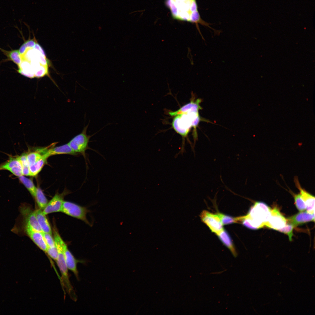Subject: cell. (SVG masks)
Segmentation results:
<instances>
[{
    "label": "cell",
    "instance_id": "obj_1",
    "mask_svg": "<svg viewBox=\"0 0 315 315\" xmlns=\"http://www.w3.org/2000/svg\"><path fill=\"white\" fill-rule=\"evenodd\" d=\"M22 62L18 72L29 78H39L49 76L50 62L41 45L35 40H28L18 50Z\"/></svg>",
    "mask_w": 315,
    "mask_h": 315
},
{
    "label": "cell",
    "instance_id": "obj_2",
    "mask_svg": "<svg viewBox=\"0 0 315 315\" xmlns=\"http://www.w3.org/2000/svg\"><path fill=\"white\" fill-rule=\"evenodd\" d=\"M271 209L265 203L256 202L251 207L247 214L242 216L241 223L250 229L261 228L265 226L268 221Z\"/></svg>",
    "mask_w": 315,
    "mask_h": 315
},
{
    "label": "cell",
    "instance_id": "obj_3",
    "mask_svg": "<svg viewBox=\"0 0 315 315\" xmlns=\"http://www.w3.org/2000/svg\"><path fill=\"white\" fill-rule=\"evenodd\" d=\"M174 118L172 127L183 137H186L192 127L196 129L201 120L199 111H194L178 114Z\"/></svg>",
    "mask_w": 315,
    "mask_h": 315
},
{
    "label": "cell",
    "instance_id": "obj_4",
    "mask_svg": "<svg viewBox=\"0 0 315 315\" xmlns=\"http://www.w3.org/2000/svg\"><path fill=\"white\" fill-rule=\"evenodd\" d=\"M54 239L58 252V257L56 262L62 275L63 284L71 298L75 300V294L69 279L68 269L64 255L63 245L65 242L57 232L54 233Z\"/></svg>",
    "mask_w": 315,
    "mask_h": 315
},
{
    "label": "cell",
    "instance_id": "obj_5",
    "mask_svg": "<svg viewBox=\"0 0 315 315\" xmlns=\"http://www.w3.org/2000/svg\"><path fill=\"white\" fill-rule=\"evenodd\" d=\"M89 125V123L84 127L80 134L74 137L68 143L70 147L76 153H81L85 158V152L87 149L91 150L99 154L96 150L89 147L88 144L91 137L103 129L102 128L92 135H88L87 134V132Z\"/></svg>",
    "mask_w": 315,
    "mask_h": 315
},
{
    "label": "cell",
    "instance_id": "obj_6",
    "mask_svg": "<svg viewBox=\"0 0 315 315\" xmlns=\"http://www.w3.org/2000/svg\"><path fill=\"white\" fill-rule=\"evenodd\" d=\"M61 212L83 221L90 226H92L86 216L87 213L91 211L86 207L71 202L64 201Z\"/></svg>",
    "mask_w": 315,
    "mask_h": 315
},
{
    "label": "cell",
    "instance_id": "obj_7",
    "mask_svg": "<svg viewBox=\"0 0 315 315\" xmlns=\"http://www.w3.org/2000/svg\"><path fill=\"white\" fill-rule=\"evenodd\" d=\"M200 216L202 221L207 225L212 232L216 234L223 229L218 213L214 214L204 210L201 212Z\"/></svg>",
    "mask_w": 315,
    "mask_h": 315
},
{
    "label": "cell",
    "instance_id": "obj_8",
    "mask_svg": "<svg viewBox=\"0 0 315 315\" xmlns=\"http://www.w3.org/2000/svg\"><path fill=\"white\" fill-rule=\"evenodd\" d=\"M286 223V219L281 214L277 208L274 207L271 209L270 218L265 226L278 231L283 228Z\"/></svg>",
    "mask_w": 315,
    "mask_h": 315
},
{
    "label": "cell",
    "instance_id": "obj_9",
    "mask_svg": "<svg viewBox=\"0 0 315 315\" xmlns=\"http://www.w3.org/2000/svg\"><path fill=\"white\" fill-rule=\"evenodd\" d=\"M21 212L24 217L25 225L36 231L42 232L38 223L34 211L27 206H23L21 208Z\"/></svg>",
    "mask_w": 315,
    "mask_h": 315
},
{
    "label": "cell",
    "instance_id": "obj_10",
    "mask_svg": "<svg viewBox=\"0 0 315 315\" xmlns=\"http://www.w3.org/2000/svg\"><path fill=\"white\" fill-rule=\"evenodd\" d=\"M4 170L17 176L23 175L22 165L18 156L10 157L7 161L0 164V170Z\"/></svg>",
    "mask_w": 315,
    "mask_h": 315
},
{
    "label": "cell",
    "instance_id": "obj_11",
    "mask_svg": "<svg viewBox=\"0 0 315 315\" xmlns=\"http://www.w3.org/2000/svg\"><path fill=\"white\" fill-rule=\"evenodd\" d=\"M294 181L296 187L299 190L301 197L305 204L307 211L310 213L314 214V196L301 187L297 177H294Z\"/></svg>",
    "mask_w": 315,
    "mask_h": 315
},
{
    "label": "cell",
    "instance_id": "obj_12",
    "mask_svg": "<svg viewBox=\"0 0 315 315\" xmlns=\"http://www.w3.org/2000/svg\"><path fill=\"white\" fill-rule=\"evenodd\" d=\"M287 223L292 225L294 227L305 223L314 221V214L306 211H302L286 219Z\"/></svg>",
    "mask_w": 315,
    "mask_h": 315
},
{
    "label": "cell",
    "instance_id": "obj_13",
    "mask_svg": "<svg viewBox=\"0 0 315 315\" xmlns=\"http://www.w3.org/2000/svg\"><path fill=\"white\" fill-rule=\"evenodd\" d=\"M25 231L33 242L41 249L46 252L48 246L45 240L43 232L36 231L26 225L25 226Z\"/></svg>",
    "mask_w": 315,
    "mask_h": 315
},
{
    "label": "cell",
    "instance_id": "obj_14",
    "mask_svg": "<svg viewBox=\"0 0 315 315\" xmlns=\"http://www.w3.org/2000/svg\"><path fill=\"white\" fill-rule=\"evenodd\" d=\"M64 201L63 196L56 194L42 210L43 213L46 215L52 213L61 212Z\"/></svg>",
    "mask_w": 315,
    "mask_h": 315
},
{
    "label": "cell",
    "instance_id": "obj_15",
    "mask_svg": "<svg viewBox=\"0 0 315 315\" xmlns=\"http://www.w3.org/2000/svg\"><path fill=\"white\" fill-rule=\"evenodd\" d=\"M63 252L68 269L72 272L78 278V272L77 267V260L68 249L65 243L63 245Z\"/></svg>",
    "mask_w": 315,
    "mask_h": 315
},
{
    "label": "cell",
    "instance_id": "obj_16",
    "mask_svg": "<svg viewBox=\"0 0 315 315\" xmlns=\"http://www.w3.org/2000/svg\"><path fill=\"white\" fill-rule=\"evenodd\" d=\"M201 101L200 99H198L195 101H192L189 103L183 106L178 110L175 111L169 112V114L172 116H175L182 113L193 111H199L201 109V107L200 105Z\"/></svg>",
    "mask_w": 315,
    "mask_h": 315
},
{
    "label": "cell",
    "instance_id": "obj_17",
    "mask_svg": "<svg viewBox=\"0 0 315 315\" xmlns=\"http://www.w3.org/2000/svg\"><path fill=\"white\" fill-rule=\"evenodd\" d=\"M216 235L224 245L230 251L233 256L236 257L237 256V252L228 232L223 228Z\"/></svg>",
    "mask_w": 315,
    "mask_h": 315
},
{
    "label": "cell",
    "instance_id": "obj_18",
    "mask_svg": "<svg viewBox=\"0 0 315 315\" xmlns=\"http://www.w3.org/2000/svg\"><path fill=\"white\" fill-rule=\"evenodd\" d=\"M39 225L43 232L52 235V230L46 215L39 209L34 211Z\"/></svg>",
    "mask_w": 315,
    "mask_h": 315
},
{
    "label": "cell",
    "instance_id": "obj_19",
    "mask_svg": "<svg viewBox=\"0 0 315 315\" xmlns=\"http://www.w3.org/2000/svg\"><path fill=\"white\" fill-rule=\"evenodd\" d=\"M76 153L70 147L68 144L54 147L49 150L43 154L46 158L56 155L61 154H75Z\"/></svg>",
    "mask_w": 315,
    "mask_h": 315
},
{
    "label": "cell",
    "instance_id": "obj_20",
    "mask_svg": "<svg viewBox=\"0 0 315 315\" xmlns=\"http://www.w3.org/2000/svg\"><path fill=\"white\" fill-rule=\"evenodd\" d=\"M47 158L43 155L41 158L34 164L29 166L31 176L36 175L41 170L46 162Z\"/></svg>",
    "mask_w": 315,
    "mask_h": 315
},
{
    "label": "cell",
    "instance_id": "obj_21",
    "mask_svg": "<svg viewBox=\"0 0 315 315\" xmlns=\"http://www.w3.org/2000/svg\"><path fill=\"white\" fill-rule=\"evenodd\" d=\"M18 177L20 182L24 186L33 197L35 198L37 188L34 185L32 181L23 175Z\"/></svg>",
    "mask_w": 315,
    "mask_h": 315
},
{
    "label": "cell",
    "instance_id": "obj_22",
    "mask_svg": "<svg viewBox=\"0 0 315 315\" xmlns=\"http://www.w3.org/2000/svg\"><path fill=\"white\" fill-rule=\"evenodd\" d=\"M39 209L43 210L47 205L48 200L39 188H37L35 197Z\"/></svg>",
    "mask_w": 315,
    "mask_h": 315
},
{
    "label": "cell",
    "instance_id": "obj_23",
    "mask_svg": "<svg viewBox=\"0 0 315 315\" xmlns=\"http://www.w3.org/2000/svg\"><path fill=\"white\" fill-rule=\"evenodd\" d=\"M9 60L12 61L18 66L22 62V59L18 50H14L10 51H6L1 49Z\"/></svg>",
    "mask_w": 315,
    "mask_h": 315
},
{
    "label": "cell",
    "instance_id": "obj_24",
    "mask_svg": "<svg viewBox=\"0 0 315 315\" xmlns=\"http://www.w3.org/2000/svg\"><path fill=\"white\" fill-rule=\"evenodd\" d=\"M218 213L223 225L233 223H241L242 216L234 217L222 213Z\"/></svg>",
    "mask_w": 315,
    "mask_h": 315
},
{
    "label": "cell",
    "instance_id": "obj_25",
    "mask_svg": "<svg viewBox=\"0 0 315 315\" xmlns=\"http://www.w3.org/2000/svg\"><path fill=\"white\" fill-rule=\"evenodd\" d=\"M18 157L22 165L23 175L31 176L29 165L27 158V154L23 153Z\"/></svg>",
    "mask_w": 315,
    "mask_h": 315
},
{
    "label": "cell",
    "instance_id": "obj_26",
    "mask_svg": "<svg viewBox=\"0 0 315 315\" xmlns=\"http://www.w3.org/2000/svg\"><path fill=\"white\" fill-rule=\"evenodd\" d=\"M289 191L294 197L295 204L297 209L300 211H304L306 209V205L300 193L295 194L291 190Z\"/></svg>",
    "mask_w": 315,
    "mask_h": 315
},
{
    "label": "cell",
    "instance_id": "obj_27",
    "mask_svg": "<svg viewBox=\"0 0 315 315\" xmlns=\"http://www.w3.org/2000/svg\"><path fill=\"white\" fill-rule=\"evenodd\" d=\"M42 155L37 152L27 154V158L29 166L34 164L42 157Z\"/></svg>",
    "mask_w": 315,
    "mask_h": 315
},
{
    "label": "cell",
    "instance_id": "obj_28",
    "mask_svg": "<svg viewBox=\"0 0 315 315\" xmlns=\"http://www.w3.org/2000/svg\"><path fill=\"white\" fill-rule=\"evenodd\" d=\"M294 227L290 224L286 223V225L278 231L287 235L290 241H292L293 235V230Z\"/></svg>",
    "mask_w": 315,
    "mask_h": 315
},
{
    "label": "cell",
    "instance_id": "obj_29",
    "mask_svg": "<svg viewBox=\"0 0 315 315\" xmlns=\"http://www.w3.org/2000/svg\"><path fill=\"white\" fill-rule=\"evenodd\" d=\"M166 4L170 10L173 17L177 19L178 11L175 2H174L173 0H167L166 1Z\"/></svg>",
    "mask_w": 315,
    "mask_h": 315
},
{
    "label": "cell",
    "instance_id": "obj_30",
    "mask_svg": "<svg viewBox=\"0 0 315 315\" xmlns=\"http://www.w3.org/2000/svg\"><path fill=\"white\" fill-rule=\"evenodd\" d=\"M43 234L48 247L53 248L55 247V245L54 240L52 235L43 232Z\"/></svg>",
    "mask_w": 315,
    "mask_h": 315
},
{
    "label": "cell",
    "instance_id": "obj_31",
    "mask_svg": "<svg viewBox=\"0 0 315 315\" xmlns=\"http://www.w3.org/2000/svg\"><path fill=\"white\" fill-rule=\"evenodd\" d=\"M46 253L56 262L58 257V252L56 246L53 248L48 247Z\"/></svg>",
    "mask_w": 315,
    "mask_h": 315
},
{
    "label": "cell",
    "instance_id": "obj_32",
    "mask_svg": "<svg viewBox=\"0 0 315 315\" xmlns=\"http://www.w3.org/2000/svg\"><path fill=\"white\" fill-rule=\"evenodd\" d=\"M197 10V6L196 0H192L191 2L190 7V14L192 12Z\"/></svg>",
    "mask_w": 315,
    "mask_h": 315
},
{
    "label": "cell",
    "instance_id": "obj_33",
    "mask_svg": "<svg viewBox=\"0 0 315 315\" xmlns=\"http://www.w3.org/2000/svg\"><path fill=\"white\" fill-rule=\"evenodd\" d=\"M183 0V1H184V0Z\"/></svg>",
    "mask_w": 315,
    "mask_h": 315
},
{
    "label": "cell",
    "instance_id": "obj_34",
    "mask_svg": "<svg viewBox=\"0 0 315 315\" xmlns=\"http://www.w3.org/2000/svg\"></svg>",
    "mask_w": 315,
    "mask_h": 315
}]
</instances>
